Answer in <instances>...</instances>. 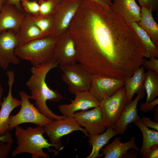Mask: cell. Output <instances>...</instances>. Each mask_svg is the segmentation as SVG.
Instances as JSON below:
<instances>
[{
  "label": "cell",
  "instance_id": "cell-1",
  "mask_svg": "<svg viewBox=\"0 0 158 158\" xmlns=\"http://www.w3.org/2000/svg\"><path fill=\"white\" fill-rule=\"evenodd\" d=\"M69 30L78 62L92 74L125 80L145 57V49L131 25L91 1L82 0Z\"/></svg>",
  "mask_w": 158,
  "mask_h": 158
},
{
  "label": "cell",
  "instance_id": "cell-2",
  "mask_svg": "<svg viewBox=\"0 0 158 158\" xmlns=\"http://www.w3.org/2000/svg\"><path fill=\"white\" fill-rule=\"evenodd\" d=\"M58 66L57 62L53 59L42 63L37 67L32 66L30 69L31 75L26 83L27 87L30 91V99L34 100L36 106L42 114L52 120L66 117L54 114L49 108L46 103L47 100L57 102L63 98L57 90L49 88L46 82L47 73Z\"/></svg>",
  "mask_w": 158,
  "mask_h": 158
},
{
  "label": "cell",
  "instance_id": "cell-3",
  "mask_svg": "<svg viewBox=\"0 0 158 158\" xmlns=\"http://www.w3.org/2000/svg\"><path fill=\"white\" fill-rule=\"evenodd\" d=\"M15 135L17 146L12 151V156L14 157L21 153H28L32 158H49V154L44 152L43 148H47L51 152H57L50 148L56 146L51 143L43 137L45 133L44 127L40 126L35 128L29 127L25 129L19 125L15 128Z\"/></svg>",
  "mask_w": 158,
  "mask_h": 158
},
{
  "label": "cell",
  "instance_id": "cell-4",
  "mask_svg": "<svg viewBox=\"0 0 158 158\" xmlns=\"http://www.w3.org/2000/svg\"><path fill=\"white\" fill-rule=\"evenodd\" d=\"M59 37L49 36L29 41L17 47L15 54L18 58L29 61L33 66L37 67L42 63L53 59L54 48Z\"/></svg>",
  "mask_w": 158,
  "mask_h": 158
},
{
  "label": "cell",
  "instance_id": "cell-5",
  "mask_svg": "<svg viewBox=\"0 0 158 158\" xmlns=\"http://www.w3.org/2000/svg\"><path fill=\"white\" fill-rule=\"evenodd\" d=\"M19 95L21 101L20 109L16 114L10 115L8 130L11 131L17 126L25 123L44 126L53 121L42 114L34 106L35 103L32 104L30 102V96L25 92L20 91Z\"/></svg>",
  "mask_w": 158,
  "mask_h": 158
},
{
  "label": "cell",
  "instance_id": "cell-6",
  "mask_svg": "<svg viewBox=\"0 0 158 158\" xmlns=\"http://www.w3.org/2000/svg\"><path fill=\"white\" fill-rule=\"evenodd\" d=\"M62 81L67 85L69 92L74 94L77 92L89 91L91 85L92 74L81 64L61 66Z\"/></svg>",
  "mask_w": 158,
  "mask_h": 158
},
{
  "label": "cell",
  "instance_id": "cell-7",
  "mask_svg": "<svg viewBox=\"0 0 158 158\" xmlns=\"http://www.w3.org/2000/svg\"><path fill=\"white\" fill-rule=\"evenodd\" d=\"M128 103L124 86L113 95L100 102L99 107L107 128H112Z\"/></svg>",
  "mask_w": 158,
  "mask_h": 158
},
{
  "label": "cell",
  "instance_id": "cell-8",
  "mask_svg": "<svg viewBox=\"0 0 158 158\" xmlns=\"http://www.w3.org/2000/svg\"><path fill=\"white\" fill-rule=\"evenodd\" d=\"M82 0H61L52 12L55 20L50 36L59 37L69 28Z\"/></svg>",
  "mask_w": 158,
  "mask_h": 158
},
{
  "label": "cell",
  "instance_id": "cell-9",
  "mask_svg": "<svg viewBox=\"0 0 158 158\" xmlns=\"http://www.w3.org/2000/svg\"><path fill=\"white\" fill-rule=\"evenodd\" d=\"M44 127L50 143L54 145L59 151L62 148L61 138L62 136L77 130L82 132L86 135L88 133L73 117L66 116L63 119L53 120Z\"/></svg>",
  "mask_w": 158,
  "mask_h": 158
},
{
  "label": "cell",
  "instance_id": "cell-10",
  "mask_svg": "<svg viewBox=\"0 0 158 158\" xmlns=\"http://www.w3.org/2000/svg\"><path fill=\"white\" fill-rule=\"evenodd\" d=\"M125 80L99 74H92L89 92L99 102L124 86Z\"/></svg>",
  "mask_w": 158,
  "mask_h": 158
},
{
  "label": "cell",
  "instance_id": "cell-11",
  "mask_svg": "<svg viewBox=\"0 0 158 158\" xmlns=\"http://www.w3.org/2000/svg\"><path fill=\"white\" fill-rule=\"evenodd\" d=\"M53 58L59 66L78 62L75 44L69 28L59 37L56 41Z\"/></svg>",
  "mask_w": 158,
  "mask_h": 158
},
{
  "label": "cell",
  "instance_id": "cell-12",
  "mask_svg": "<svg viewBox=\"0 0 158 158\" xmlns=\"http://www.w3.org/2000/svg\"><path fill=\"white\" fill-rule=\"evenodd\" d=\"M19 44L16 33L11 30L0 32V62L1 68L6 70L10 63L16 65L20 63L15 51Z\"/></svg>",
  "mask_w": 158,
  "mask_h": 158
},
{
  "label": "cell",
  "instance_id": "cell-13",
  "mask_svg": "<svg viewBox=\"0 0 158 158\" xmlns=\"http://www.w3.org/2000/svg\"><path fill=\"white\" fill-rule=\"evenodd\" d=\"M74 117L81 126L84 127L88 133L93 135L102 133L107 128L99 106L75 112Z\"/></svg>",
  "mask_w": 158,
  "mask_h": 158
},
{
  "label": "cell",
  "instance_id": "cell-14",
  "mask_svg": "<svg viewBox=\"0 0 158 158\" xmlns=\"http://www.w3.org/2000/svg\"><path fill=\"white\" fill-rule=\"evenodd\" d=\"M8 77V90L6 97L2 102L0 109V136L4 135L8 130V119L11 112L21 104V100L13 97L12 88L15 81V74L12 70H7Z\"/></svg>",
  "mask_w": 158,
  "mask_h": 158
},
{
  "label": "cell",
  "instance_id": "cell-15",
  "mask_svg": "<svg viewBox=\"0 0 158 158\" xmlns=\"http://www.w3.org/2000/svg\"><path fill=\"white\" fill-rule=\"evenodd\" d=\"M75 95V99L71 103L59 105V111L63 115L73 117L74 114L77 111L99 106L100 102L89 91L77 92Z\"/></svg>",
  "mask_w": 158,
  "mask_h": 158
},
{
  "label": "cell",
  "instance_id": "cell-16",
  "mask_svg": "<svg viewBox=\"0 0 158 158\" xmlns=\"http://www.w3.org/2000/svg\"><path fill=\"white\" fill-rule=\"evenodd\" d=\"M26 14L14 6L5 3L0 11V32L11 30L16 33Z\"/></svg>",
  "mask_w": 158,
  "mask_h": 158
},
{
  "label": "cell",
  "instance_id": "cell-17",
  "mask_svg": "<svg viewBox=\"0 0 158 158\" xmlns=\"http://www.w3.org/2000/svg\"><path fill=\"white\" fill-rule=\"evenodd\" d=\"M145 91L142 92L133 100L127 103L119 119L112 128L118 134H123L129 124L140 118L138 113L137 106L139 100L145 97Z\"/></svg>",
  "mask_w": 158,
  "mask_h": 158
},
{
  "label": "cell",
  "instance_id": "cell-18",
  "mask_svg": "<svg viewBox=\"0 0 158 158\" xmlns=\"http://www.w3.org/2000/svg\"><path fill=\"white\" fill-rule=\"evenodd\" d=\"M110 8L130 25L140 20L141 8L135 0H113Z\"/></svg>",
  "mask_w": 158,
  "mask_h": 158
},
{
  "label": "cell",
  "instance_id": "cell-19",
  "mask_svg": "<svg viewBox=\"0 0 158 158\" xmlns=\"http://www.w3.org/2000/svg\"><path fill=\"white\" fill-rule=\"evenodd\" d=\"M119 137L116 138L110 143L106 145L101 150L100 154L104 158H122L130 149H133L139 151V149L135 143V138L131 137L128 141L123 142H121Z\"/></svg>",
  "mask_w": 158,
  "mask_h": 158
},
{
  "label": "cell",
  "instance_id": "cell-20",
  "mask_svg": "<svg viewBox=\"0 0 158 158\" xmlns=\"http://www.w3.org/2000/svg\"><path fill=\"white\" fill-rule=\"evenodd\" d=\"M16 35L19 41L17 47L32 40L45 37L33 22L30 15L26 13Z\"/></svg>",
  "mask_w": 158,
  "mask_h": 158
},
{
  "label": "cell",
  "instance_id": "cell-21",
  "mask_svg": "<svg viewBox=\"0 0 158 158\" xmlns=\"http://www.w3.org/2000/svg\"><path fill=\"white\" fill-rule=\"evenodd\" d=\"M145 74V69L141 65L131 76L125 80L124 87L128 103L132 101L135 94L138 95L145 91L144 87Z\"/></svg>",
  "mask_w": 158,
  "mask_h": 158
},
{
  "label": "cell",
  "instance_id": "cell-22",
  "mask_svg": "<svg viewBox=\"0 0 158 158\" xmlns=\"http://www.w3.org/2000/svg\"><path fill=\"white\" fill-rule=\"evenodd\" d=\"M151 9L141 8L138 25L149 35L154 44L158 47V24L154 20Z\"/></svg>",
  "mask_w": 158,
  "mask_h": 158
},
{
  "label": "cell",
  "instance_id": "cell-23",
  "mask_svg": "<svg viewBox=\"0 0 158 158\" xmlns=\"http://www.w3.org/2000/svg\"><path fill=\"white\" fill-rule=\"evenodd\" d=\"M117 135L118 133L113 129L109 128L102 133L93 135L87 133L86 136L89 138L88 142L92 146V149L90 154L86 158L102 157L99 153L100 150L111 138Z\"/></svg>",
  "mask_w": 158,
  "mask_h": 158
},
{
  "label": "cell",
  "instance_id": "cell-24",
  "mask_svg": "<svg viewBox=\"0 0 158 158\" xmlns=\"http://www.w3.org/2000/svg\"><path fill=\"white\" fill-rule=\"evenodd\" d=\"M134 123L141 130L143 136L142 145L139 152L142 156L145 152L151 146L158 144V132L149 129L140 120V118Z\"/></svg>",
  "mask_w": 158,
  "mask_h": 158
},
{
  "label": "cell",
  "instance_id": "cell-25",
  "mask_svg": "<svg viewBox=\"0 0 158 158\" xmlns=\"http://www.w3.org/2000/svg\"><path fill=\"white\" fill-rule=\"evenodd\" d=\"M130 25L143 45L146 51L145 57L158 58V47L152 41L147 33L138 25L133 22Z\"/></svg>",
  "mask_w": 158,
  "mask_h": 158
},
{
  "label": "cell",
  "instance_id": "cell-26",
  "mask_svg": "<svg viewBox=\"0 0 158 158\" xmlns=\"http://www.w3.org/2000/svg\"><path fill=\"white\" fill-rule=\"evenodd\" d=\"M144 87L147 95L145 103L151 102L158 96V73L150 70L145 72Z\"/></svg>",
  "mask_w": 158,
  "mask_h": 158
},
{
  "label": "cell",
  "instance_id": "cell-27",
  "mask_svg": "<svg viewBox=\"0 0 158 158\" xmlns=\"http://www.w3.org/2000/svg\"><path fill=\"white\" fill-rule=\"evenodd\" d=\"M30 15L33 22L45 37L51 35L55 24L54 18L52 13L46 15Z\"/></svg>",
  "mask_w": 158,
  "mask_h": 158
},
{
  "label": "cell",
  "instance_id": "cell-28",
  "mask_svg": "<svg viewBox=\"0 0 158 158\" xmlns=\"http://www.w3.org/2000/svg\"><path fill=\"white\" fill-rule=\"evenodd\" d=\"M21 4L26 13L34 16L39 14V5L37 1L23 0Z\"/></svg>",
  "mask_w": 158,
  "mask_h": 158
},
{
  "label": "cell",
  "instance_id": "cell-29",
  "mask_svg": "<svg viewBox=\"0 0 158 158\" xmlns=\"http://www.w3.org/2000/svg\"><path fill=\"white\" fill-rule=\"evenodd\" d=\"M39 14L41 15H46L52 13L55 6L51 1L49 0H39Z\"/></svg>",
  "mask_w": 158,
  "mask_h": 158
},
{
  "label": "cell",
  "instance_id": "cell-30",
  "mask_svg": "<svg viewBox=\"0 0 158 158\" xmlns=\"http://www.w3.org/2000/svg\"><path fill=\"white\" fill-rule=\"evenodd\" d=\"M142 65L147 70L153 71L158 73V59L154 58H150L147 60L144 58Z\"/></svg>",
  "mask_w": 158,
  "mask_h": 158
},
{
  "label": "cell",
  "instance_id": "cell-31",
  "mask_svg": "<svg viewBox=\"0 0 158 158\" xmlns=\"http://www.w3.org/2000/svg\"><path fill=\"white\" fill-rule=\"evenodd\" d=\"M141 7L152 9V11H157L158 8V0H137Z\"/></svg>",
  "mask_w": 158,
  "mask_h": 158
},
{
  "label": "cell",
  "instance_id": "cell-32",
  "mask_svg": "<svg viewBox=\"0 0 158 158\" xmlns=\"http://www.w3.org/2000/svg\"><path fill=\"white\" fill-rule=\"evenodd\" d=\"M12 144L0 141V158H6L11 150Z\"/></svg>",
  "mask_w": 158,
  "mask_h": 158
},
{
  "label": "cell",
  "instance_id": "cell-33",
  "mask_svg": "<svg viewBox=\"0 0 158 158\" xmlns=\"http://www.w3.org/2000/svg\"><path fill=\"white\" fill-rule=\"evenodd\" d=\"M158 104V99L147 103L142 102L140 105V109L142 112H147L154 110L155 107Z\"/></svg>",
  "mask_w": 158,
  "mask_h": 158
},
{
  "label": "cell",
  "instance_id": "cell-34",
  "mask_svg": "<svg viewBox=\"0 0 158 158\" xmlns=\"http://www.w3.org/2000/svg\"><path fill=\"white\" fill-rule=\"evenodd\" d=\"M142 158H158V144L154 145L146 150Z\"/></svg>",
  "mask_w": 158,
  "mask_h": 158
},
{
  "label": "cell",
  "instance_id": "cell-35",
  "mask_svg": "<svg viewBox=\"0 0 158 158\" xmlns=\"http://www.w3.org/2000/svg\"><path fill=\"white\" fill-rule=\"evenodd\" d=\"M140 120L143 124L147 127L151 128L154 130L158 131V123L151 120L148 117L143 116L140 118Z\"/></svg>",
  "mask_w": 158,
  "mask_h": 158
},
{
  "label": "cell",
  "instance_id": "cell-36",
  "mask_svg": "<svg viewBox=\"0 0 158 158\" xmlns=\"http://www.w3.org/2000/svg\"><path fill=\"white\" fill-rule=\"evenodd\" d=\"M95 2L101 5L104 8L108 9H111L112 0H90Z\"/></svg>",
  "mask_w": 158,
  "mask_h": 158
},
{
  "label": "cell",
  "instance_id": "cell-37",
  "mask_svg": "<svg viewBox=\"0 0 158 158\" xmlns=\"http://www.w3.org/2000/svg\"><path fill=\"white\" fill-rule=\"evenodd\" d=\"M0 141L6 143L12 144L13 140L10 131L7 130L4 135L0 136Z\"/></svg>",
  "mask_w": 158,
  "mask_h": 158
},
{
  "label": "cell",
  "instance_id": "cell-38",
  "mask_svg": "<svg viewBox=\"0 0 158 158\" xmlns=\"http://www.w3.org/2000/svg\"><path fill=\"white\" fill-rule=\"evenodd\" d=\"M22 0H6L5 3L13 5L20 11L25 12L21 4V1Z\"/></svg>",
  "mask_w": 158,
  "mask_h": 158
},
{
  "label": "cell",
  "instance_id": "cell-39",
  "mask_svg": "<svg viewBox=\"0 0 158 158\" xmlns=\"http://www.w3.org/2000/svg\"><path fill=\"white\" fill-rule=\"evenodd\" d=\"M138 155L137 152L129 149L127 153L124 155L123 158H136Z\"/></svg>",
  "mask_w": 158,
  "mask_h": 158
},
{
  "label": "cell",
  "instance_id": "cell-40",
  "mask_svg": "<svg viewBox=\"0 0 158 158\" xmlns=\"http://www.w3.org/2000/svg\"><path fill=\"white\" fill-rule=\"evenodd\" d=\"M4 92V89L1 84L0 83V109L2 103L1 97Z\"/></svg>",
  "mask_w": 158,
  "mask_h": 158
},
{
  "label": "cell",
  "instance_id": "cell-41",
  "mask_svg": "<svg viewBox=\"0 0 158 158\" xmlns=\"http://www.w3.org/2000/svg\"><path fill=\"white\" fill-rule=\"evenodd\" d=\"M158 105L155 107L154 111H155V113L154 114V119L155 121L158 122Z\"/></svg>",
  "mask_w": 158,
  "mask_h": 158
},
{
  "label": "cell",
  "instance_id": "cell-42",
  "mask_svg": "<svg viewBox=\"0 0 158 158\" xmlns=\"http://www.w3.org/2000/svg\"><path fill=\"white\" fill-rule=\"evenodd\" d=\"M6 0H0V11L2 10L4 4L5 3Z\"/></svg>",
  "mask_w": 158,
  "mask_h": 158
},
{
  "label": "cell",
  "instance_id": "cell-43",
  "mask_svg": "<svg viewBox=\"0 0 158 158\" xmlns=\"http://www.w3.org/2000/svg\"><path fill=\"white\" fill-rule=\"evenodd\" d=\"M52 1L55 5L58 4L61 1V0H49Z\"/></svg>",
  "mask_w": 158,
  "mask_h": 158
},
{
  "label": "cell",
  "instance_id": "cell-44",
  "mask_svg": "<svg viewBox=\"0 0 158 158\" xmlns=\"http://www.w3.org/2000/svg\"><path fill=\"white\" fill-rule=\"evenodd\" d=\"M32 0V1H34V0H35V1H38L39 0Z\"/></svg>",
  "mask_w": 158,
  "mask_h": 158
},
{
  "label": "cell",
  "instance_id": "cell-45",
  "mask_svg": "<svg viewBox=\"0 0 158 158\" xmlns=\"http://www.w3.org/2000/svg\"><path fill=\"white\" fill-rule=\"evenodd\" d=\"M0 68H1V63H0Z\"/></svg>",
  "mask_w": 158,
  "mask_h": 158
}]
</instances>
